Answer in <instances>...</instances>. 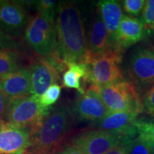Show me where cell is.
<instances>
[{
    "label": "cell",
    "instance_id": "obj_26",
    "mask_svg": "<svg viewBox=\"0 0 154 154\" xmlns=\"http://www.w3.org/2000/svg\"><path fill=\"white\" fill-rule=\"evenodd\" d=\"M143 112L154 116V84L146 90L141 98Z\"/></svg>",
    "mask_w": 154,
    "mask_h": 154
},
{
    "label": "cell",
    "instance_id": "obj_20",
    "mask_svg": "<svg viewBox=\"0 0 154 154\" xmlns=\"http://www.w3.org/2000/svg\"><path fill=\"white\" fill-rule=\"evenodd\" d=\"M140 20L143 24L146 35H154V0L146 1Z\"/></svg>",
    "mask_w": 154,
    "mask_h": 154
},
{
    "label": "cell",
    "instance_id": "obj_31",
    "mask_svg": "<svg viewBox=\"0 0 154 154\" xmlns=\"http://www.w3.org/2000/svg\"><path fill=\"white\" fill-rule=\"evenodd\" d=\"M6 126H7V122H6L5 120L0 119V132L4 130V128H5Z\"/></svg>",
    "mask_w": 154,
    "mask_h": 154
},
{
    "label": "cell",
    "instance_id": "obj_28",
    "mask_svg": "<svg viewBox=\"0 0 154 154\" xmlns=\"http://www.w3.org/2000/svg\"><path fill=\"white\" fill-rule=\"evenodd\" d=\"M132 140L133 139L124 140V142H122L119 145L116 146L113 149L109 150L105 154H128L130 143Z\"/></svg>",
    "mask_w": 154,
    "mask_h": 154
},
{
    "label": "cell",
    "instance_id": "obj_27",
    "mask_svg": "<svg viewBox=\"0 0 154 154\" xmlns=\"http://www.w3.org/2000/svg\"><path fill=\"white\" fill-rule=\"evenodd\" d=\"M0 49H13L22 50V45L17 38L6 34L0 27Z\"/></svg>",
    "mask_w": 154,
    "mask_h": 154
},
{
    "label": "cell",
    "instance_id": "obj_2",
    "mask_svg": "<svg viewBox=\"0 0 154 154\" xmlns=\"http://www.w3.org/2000/svg\"><path fill=\"white\" fill-rule=\"evenodd\" d=\"M73 114L68 106L50 111L36 131L32 135L26 154H58L64 149L72 129Z\"/></svg>",
    "mask_w": 154,
    "mask_h": 154
},
{
    "label": "cell",
    "instance_id": "obj_17",
    "mask_svg": "<svg viewBox=\"0 0 154 154\" xmlns=\"http://www.w3.org/2000/svg\"><path fill=\"white\" fill-rule=\"evenodd\" d=\"M122 9L121 4L116 0H102L97 4L98 12L109 32L111 47L124 16Z\"/></svg>",
    "mask_w": 154,
    "mask_h": 154
},
{
    "label": "cell",
    "instance_id": "obj_22",
    "mask_svg": "<svg viewBox=\"0 0 154 154\" xmlns=\"http://www.w3.org/2000/svg\"><path fill=\"white\" fill-rule=\"evenodd\" d=\"M61 92V86L58 84H54L48 88L47 91L39 97L40 104L44 109H51L59 99Z\"/></svg>",
    "mask_w": 154,
    "mask_h": 154
},
{
    "label": "cell",
    "instance_id": "obj_14",
    "mask_svg": "<svg viewBox=\"0 0 154 154\" xmlns=\"http://www.w3.org/2000/svg\"><path fill=\"white\" fill-rule=\"evenodd\" d=\"M139 114L136 111L109 112L101 120L94 123V125L99 129L120 133L135 138L138 133L134 124Z\"/></svg>",
    "mask_w": 154,
    "mask_h": 154
},
{
    "label": "cell",
    "instance_id": "obj_8",
    "mask_svg": "<svg viewBox=\"0 0 154 154\" xmlns=\"http://www.w3.org/2000/svg\"><path fill=\"white\" fill-rule=\"evenodd\" d=\"M134 138L120 133L95 129L77 135L73 146L84 154H105L124 140Z\"/></svg>",
    "mask_w": 154,
    "mask_h": 154
},
{
    "label": "cell",
    "instance_id": "obj_25",
    "mask_svg": "<svg viewBox=\"0 0 154 154\" xmlns=\"http://www.w3.org/2000/svg\"><path fill=\"white\" fill-rule=\"evenodd\" d=\"M36 8L37 12L55 19L57 11L59 9V4L54 0H41L36 1Z\"/></svg>",
    "mask_w": 154,
    "mask_h": 154
},
{
    "label": "cell",
    "instance_id": "obj_15",
    "mask_svg": "<svg viewBox=\"0 0 154 154\" xmlns=\"http://www.w3.org/2000/svg\"><path fill=\"white\" fill-rule=\"evenodd\" d=\"M97 14L92 21L87 36L88 53L83 63L86 64L92 58L104 53L111 48L110 38L106 26Z\"/></svg>",
    "mask_w": 154,
    "mask_h": 154
},
{
    "label": "cell",
    "instance_id": "obj_9",
    "mask_svg": "<svg viewBox=\"0 0 154 154\" xmlns=\"http://www.w3.org/2000/svg\"><path fill=\"white\" fill-rule=\"evenodd\" d=\"M128 73L134 84L147 89L154 84V49L138 47L128 59Z\"/></svg>",
    "mask_w": 154,
    "mask_h": 154
},
{
    "label": "cell",
    "instance_id": "obj_32",
    "mask_svg": "<svg viewBox=\"0 0 154 154\" xmlns=\"http://www.w3.org/2000/svg\"><path fill=\"white\" fill-rule=\"evenodd\" d=\"M24 154H26V152H25V153H24Z\"/></svg>",
    "mask_w": 154,
    "mask_h": 154
},
{
    "label": "cell",
    "instance_id": "obj_19",
    "mask_svg": "<svg viewBox=\"0 0 154 154\" xmlns=\"http://www.w3.org/2000/svg\"><path fill=\"white\" fill-rule=\"evenodd\" d=\"M22 50L0 49V76L22 68Z\"/></svg>",
    "mask_w": 154,
    "mask_h": 154
},
{
    "label": "cell",
    "instance_id": "obj_11",
    "mask_svg": "<svg viewBox=\"0 0 154 154\" xmlns=\"http://www.w3.org/2000/svg\"><path fill=\"white\" fill-rule=\"evenodd\" d=\"M29 19L26 9L18 1L0 0V27L15 38L24 34Z\"/></svg>",
    "mask_w": 154,
    "mask_h": 154
},
{
    "label": "cell",
    "instance_id": "obj_5",
    "mask_svg": "<svg viewBox=\"0 0 154 154\" xmlns=\"http://www.w3.org/2000/svg\"><path fill=\"white\" fill-rule=\"evenodd\" d=\"M26 44L40 57H49L57 50L55 19L37 12L31 17L24 32Z\"/></svg>",
    "mask_w": 154,
    "mask_h": 154
},
{
    "label": "cell",
    "instance_id": "obj_3",
    "mask_svg": "<svg viewBox=\"0 0 154 154\" xmlns=\"http://www.w3.org/2000/svg\"><path fill=\"white\" fill-rule=\"evenodd\" d=\"M30 61L27 67L30 75L29 91L31 95L36 97H40L50 86L57 84L60 74L68 68L58 51L49 57H38Z\"/></svg>",
    "mask_w": 154,
    "mask_h": 154
},
{
    "label": "cell",
    "instance_id": "obj_21",
    "mask_svg": "<svg viewBox=\"0 0 154 154\" xmlns=\"http://www.w3.org/2000/svg\"><path fill=\"white\" fill-rule=\"evenodd\" d=\"M134 126L137 131L138 135L149 142L154 147V122L137 119Z\"/></svg>",
    "mask_w": 154,
    "mask_h": 154
},
{
    "label": "cell",
    "instance_id": "obj_29",
    "mask_svg": "<svg viewBox=\"0 0 154 154\" xmlns=\"http://www.w3.org/2000/svg\"><path fill=\"white\" fill-rule=\"evenodd\" d=\"M11 101V98H9L5 94L0 91V119H1L5 118V116L7 114V111H8Z\"/></svg>",
    "mask_w": 154,
    "mask_h": 154
},
{
    "label": "cell",
    "instance_id": "obj_1",
    "mask_svg": "<svg viewBox=\"0 0 154 154\" xmlns=\"http://www.w3.org/2000/svg\"><path fill=\"white\" fill-rule=\"evenodd\" d=\"M57 49L67 65L83 63L88 53L84 20L76 2L59 3L56 22Z\"/></svg>",
    "mask_w": 154,
    "mask_h": 154
},
{
    "label": "cell",
    "instance_id": "obj_18",
    "mask_svg": "<svg viewBox=\"0 0 154 154\" xmlns=\"http://www.w3.org/2000/svg\"><path fill=\"white\" fill-rule=\"evenodd\" d=\"M68 69L63 73L62 84L63 87L74 88L79 92L81 95L85 92L81 85V79L86 82L87 79V66L83 63H71L68 64Z\"/></svg>",
    "mask_w": 154,
    "mask_h": 154
},
{
    "label": "cell",
    "instance_id": "obj_4",
    "mask_svg": "<svg viewBox=\"0 0 154 154\" xmlns=\"http://www.w3.org/2000/svg\"><path fill=\"white\" fill-rule=\"evenodd\" d=\"M51 110L42 106L39 97L29 95L11 99L5 119L13 126L29 129L32 135L39 128Z\"/></svg>",
    "mask_w": 154,
    "mask_h": 154
},
{
    "label": "cell",
    "instance_id": "obj_10",
    "mask_svg": "<svg viewBox=\"0 0 154 154\" xmlns=\"http://www.w3.org/2000/svg\"><path fill=\"white\" fill-rule=\"evenodd\" d=\"M71 110L73 116L77 120L94 123L100 121L109 113L100 94L99 87L94 84L80 95Z\"/></svg>",
    "mask_w": 154,
    "mask_h": 154
},
{
    "label": "cell",
    "instance_id": "obj_12",
    "mask_svg": "<svg viewBox=\"0 0 154 154\" xmlns=\"http://www.w3.org/2000/svg\"><path fill=\"white\" fill-rule=\"evenodd\" d=\"M31 138L29 129L7 123L0 132V154H24L30 145Z\"/></svg>",
    "mask_w": 154,
    "mask_h": 154
},
{
    "label": "cell",
    "instance_id": "obj_13",
    "mask_svg": "<svg viewBox=\"0 0 154 154\" xmlns=\"http://www.w3.org/2000/svg\"><path fill=\"white\" fill-rule=\"evenodd\" d=\"M145 36V30L140 19L124 15L112 48L122 53L125 49L141 41Z\"/></svg>",
    "mask_w": 154,
    "mask_h": 154
},
{
    "label": "cell",
    "instance_id": "obj_6",
    "mask_svg": "<svg viewBox=\"0 0 154 154\" xmlns=\"http://www.w3.org/2000/svg\"><path fill=\"white\" fill-rule=\"evenodd\" d=\"M118 50L110 48L101 55L96 56L86 63V82L99 87L124 80L121 68L122 54Z\"/></svg>",
    "mask_w": 154,
    "mask_h": 154
},
{
    "label": "cell",
    "instance_id": "obj_23",
    "mask_svg": "<svg viewBox=\"0 0 154 154\" xmlns=\"http://www.w3.org/2000/svg\"><path fill=\"white\" fill-rule=\"evenodd\" d=\"M128 154H154V147L138 135L131 142Z\"/></svg>",
    "mask_w": 154,
    "mask_h": 154
},
{
    "label": "cell",
    "instance_id": "obj_24",
    "mask_svg": "<svg viewBox=\"0 0 154 154\" xmlns=\"http://www.w3.org/2000/svg\"><path fill=\"white\" fill-rule=\"evenodd\" d=\"M145 0H124L122 2V6L124 10L128 16L136 17L139 16L143 12Z\"/></svg>",
    "mask_w": 154,
    "mask_h": 154
},
{
    "label": "cell",
    "instance_id": "obj_16",
    "mask_svg": "<svg viewBox=\"0 0 154 154\" xmlns=\"http://www.w3.org/2000/svg\"><path fill=\"white\" fill-rule=\"evenodd\" d=\"M29 78V71L24 67L0 76V91L11 99L31 95Z\"/></svg>",
    "mask_w": 154,
    "mask_h": 154
},
{
    "label": "cell",
    "instance_id": "obj_7",
    "mask_svg": "<svg viewBox=\"0 0 154 154\" xmlns=\"http://www.w3.org/2000/svg\"><path fill=\"white\" fill-rule=\"evenodd\" d=\"M103 102L109 112L136 111L143 113L141 99L136 86L126 80L99 87Z\"/></svg>",
    "mask_w": 154,
    "mask_h": 154
},
{
    "label": "cell",
    "instance_id": "obj_30",
    "mask_svg": "<svg viewBox=\"0 0 154 154\" xmlns=\"http://www.w3.org/2000/svg\"><path fill=\"white\" fill-rule=\"evenodd\" d=\"M58 154H84L82 151H79L74 146H70L65 147L62 151L59 152Z\"/></svg>",
    "mask_w": 154,
    "mask_h": 154
}]
</instances>
